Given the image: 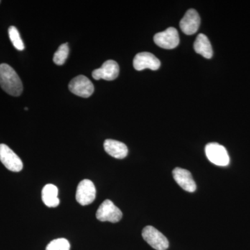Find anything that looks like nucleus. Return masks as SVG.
Wrapping results in <instances>:
<instances>
[{
  "label": "nucleus",
  "mask_w": 250,
  "mask_h": 250,
  "mask_svg": "<svg viewBox=\"0 0 250 250\" xmlns=\"http://www.w3.org/2000/svg\"><path fill=\"white\" fill-rule=\"evenodd\" d=\"M0 85L12 96H20L22 93V81L14 69L6 63L0 64Z\"/></svg>",
  "instance_id": "obj_1"
},
{
  "label": "nucleus",
  "mask_w": 250,
  "mask_h": 250,
  "mask_svg": "<svg viewBox=\"0 0 250 250\" xmlns=\"http://www.w3.org/2000/svg\"><path fill=\"white\" fill-rule=\"evenodd\" d=\"M181 29L187 35H192L198 31L200 25V18L195 9H189L181 20Z\"/></svg>",
  "instance_id": "obj_11"
},
{
  "label": "nucleus",
  "mask_w": 250,
  "mask_h": 250,
  "mask_svg": "<svg viewBox=\"0 0 250 250\" xmlns=\"http://www.w3.org/2000/svg\"><path fill=\"white\" fill-rule=\"evenodd\" d=\"M156 45L166 49L175 48L179 44V33L174 27H169L162 32L158 33L154 37Z\"/></svg>",
  "instance_id": "obj_7"
},
{
  "label": "nucleus",
  "mask_w": 250,
  "mask_h": 250,
  "mask_svg": "<svg viewBox=\"0 0 250 250\" xmlns=\"http://www.w3.org/2000/svg\"><path fill=\"white\" fill-rule=\"evenodd\" d=\"M24 109H25V110H28V108H27V107L24 108Z\"/></svg>",
  "instance_id": "obj_19"
},
{
  "label": "nucleus",
  "mask_w": 250,
  "mask_h": 250,
  "mask_svg": "<svg viewBox=\"0 0 250 250\" xmlns=\"http://www.w3.org/2000/svg\"><path fill=\"white\" fill-rule=\"evenodd\" d=\"M206 155L210 162L219 166H227L229 164V156L224 146L217 143H210L205 147Z\"/></svg>",
  "instance_id": "obj_3"
},
{
  "label": "nucleus",
  "mask_w": 250,
  "mask_h": 250,
  "mask_svg": "<svg viewBox=\"0 0 250 250\" xmlns=\"http://www.w3.org/2000/svg\"><path fill=\"white\" fill-rule=\"evenodd\" d=\"M194 49L197 54L206 59H211L213 57V49L207 36L203 34H199L194 42Z\"/></svg>",
  "instance_id": "obj_15"
},
{
  "label": "nucleus",
  "mask_w": 250,
  "mask_h": 250,
  "mask_svg": "<svg viewBox=\"0 0 250 250\" xmlns=\"http://www.w3.org/2000/svg\"><path fill=\"white\" fill-rule=\"evenodd\" d=\"M70 245L65 238H58L51 241L46 250H70Z\"/></svg>",
  "instance_id": "obj_18"
},
{
  "label": "nucleus",
  "mask_w": 250,
  "mask_h": 250,
  "mask_svg": "<svg viewBox=\"0 0 250 250\" xmlns=\"http://www.w3.org/2000/svg\"><path fill=\"white\" fill-rule=\"evenodd\" d=\"M58 188L53 184H47L42 190V202L50 208L58 207L60 200L58 197Z\"/></svg>",
  "instance_id": "obj_14"
},
{
  "label": "nucleus",
  "mask_w": 250,
  "mask_h": 250,
  "mask_svg": "<svg viewBox=\"0 0 250 250\" xmlns=\"http://www.w3.org/2000/svg\"><path fill=\"white\" fill-rule=\"evenodd\" d=\"M172 175L175 182L186 191L193 192L196 190L197 186L192 179V174L185 169L176 167L172 171Z\"/></svg>",
  "instance_id": "obj_12"
},
{
  "label": "nucleus",
  "mask_w": 250,
  "mask_h": 250,
  "mask_svg": "<svg viewBox=\"0 0 250 250\" xmlns=\"http://www.w3.org/2000/svg\"><path fill=\"white\" fill-rule=\"evenodd\" d=\"M96 218L100 221L116 223L123 218V213L111 200H106L97 210Z\"/></svg>",
  "instance_id": "obj_2"
},
{
  "label": "nucleus",
  "mask_w": 250,
  "mask_h": 250,
  "mask_svg": "<svg viewBox=\"0 0 250 250\" xmlns=\"http://www.w3.org/2000/svg\"><path fill=\"white\" fill-rule=\"evenodd\" d=\"M9 35L10 40L14 45L15 48L18 49L19 51L24 50V45L23 43V41L21 39V35H20L19 32L17 28L11 26L9 29Z\"/></svg>",
  "instance_id": "obj_17"
},
{
  "label": "nucleus",
  "mask_w": 250,
  "mask_h": 250,
  "mask_svg": "<svg viewBox=\"0 0 250 250\" xmlns=\"http://www.w3.org/2000/svg\"><path fill=\"white\" fill-rule=\"evenodd\" d=\"M143 239L156 250H166L168 248L167 238L152 226H147L142 231Z\"/></svg>",
  "instance_id": "obj_4"
},
{
  "label": "nucleus",
  "mask_w": 250,
  "mask_h": 250,
  "mask_svg": "<svg viewBox=\"0 0 250 250\" xmlns=\"http://www.w3.org/2000/svg\"><path fill=\"white\" fill-rule=\"evenodd\" d=\"M0 161L8 170L12 172H18L22 170L23 164L21 158L6 145L0 144Z\"/></svg>",
  "instance_id": "obj_5"
},
{
  "label": "nucleus",
  "mask_w": 250,
  "mask_h": 250,
  "mask_svg": "<svg viewBox=\"0 0 250 250\" xmlns=\"http://www.w3.org/2000/svg\"><path fill=\"white\" fill-rule=\"evenodd\" d=\"M120 67L118 62L113 60H108L104 62L100 68L93 70L92 77L95 80H104L113 81L119 75Z\"/></svg>",
  "instance_id": "obj_9"
},
{
  "label": "nucleus",
  "mask_w": 250,
  "mask_h": 250,
  "mask_svg": "<svg viewBox=\"0 0 250 250\" xmlns=\"http://www.w3.org/2000/svg\"><path fill=\"white\" fill-rule=\"evenodd\" d=\"M134 67L138 71L149 69L157 70L161 66V62L154 54L149 52H141L136 54L133 62Z\"/></svg>",
  "instance_id": "obj_10"
},
{
  "label": "nucleus",
  "mask_w": 250,
  "mask_h": 250,
  "mask_svg": "<svg viewBox=\"0 0 250 250\" xmlns=\"http://www.w3.org/2000/svg\"><path fill=\"white\" fill-rule=\"evenodd\" d=\"M104 147L108 154L116 159H124L128 154V148L126 145L115 140H106L104 143Z\"/></svg>",
  "instance_id": "obj_13"
},
{
  "label": "nucleus",
  "mask_w": 250,
  "mask_h": 250,
  "mask_svg": "<svg viewBox=\"0 0 250 250\" xmlns=\"http://www.w3.org/2000/svg\"><path fill=\"white\" fill-rule=\"evenodd\" d=\"M69 47L67 43H64L61 45L54 53L53 61L54 63L58 65H62L65 63V61L68 57Z\"/></svg>",
  "instance_id": "obj_16"
},
{
  "label": "nucleus",
  "mask_w": 250,
  "mask_h": 250,
  "mask_svg": "<svg viewBox=\"0 0 250 250\" xmlns=\"http://www.w3.org/2000/svg\"><path fill=\"white\" fill-rule=\"evenodd\" d=\"M96 189L93 182L84 179L79 184L77 188L76 200L82 206L90 205L95 200Z\"/></svg>",
  "instance_id": "obj_8"
},
{
  "label": "nucleus",
  "mask_w": 250,
  "mask_h": 250,
  "mask_svg": "<svg viewBox=\"0 0 250 250\" xmlns=\"http://www.w3.org/2000/svg\"><path fill=\"white\" fill-rule=\"evenodd\" d=\"M68 87L72 93L83 98H89L95 90L93 83L84 75L75 77L69 83Z\"/></svg>",
  "instance_id": "obj_6"
}]
</instances>
